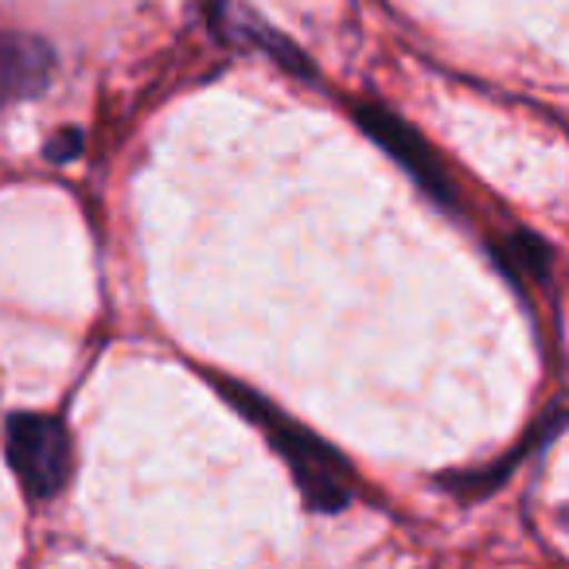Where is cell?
I'll use <instances>...</instances> for the list:
<instances>
[{
	"mask_svg": "<svg viewBox=\"0 0 569 569\" xmlns=\"http://www.w3.org/2000/svg\"><path fill=\"white\" fill-rule=\"evenodd\" d=\"M219 390L227 402H234L246 418L258 421V426L266 429L269 441H273V449L281 452V460L289 465V472H293L297 488H301L305 503H309L312 511L336 515L351 503V472H348V465H343L340 452L328 449V445L320 441V437H312L309 429L284 421L273 406H266L258 395H250V390L238 387V382H219Z\"/></svg>",
	"mask_w": 569,
	"mask_h": 569,
	"instance_id": "obj_1",
	"label": "cell"
},
{
	"mask_svg": "<svg viewBox=\"0 0 569 569\" xmlns=\"http://www.w3.org/2000/svg\"><path fill=\"white\" fill-rule=\"evenodd\" d=\"M4 449L24 496L51 499L71 476V433L48 413H12L4 426Z\"/></svg>",
	"mask_w": 569,
	"mask_h": 569,
	"instance_id": "obj_2",
	"label": "cell"
},
{
	"mask_svg": "<svg viewBox=\"0 0 569 569\" xmlns=\"http://www.w3.org/2000/svg\"><path fill=\"white\" fill-rule=\"evenodd\" d=\"M356 121L363 126V133H371L375 144H382V149L390 152V157L398 160V164L406 168V172L418 180L421 191H429V196L437 199V203L445 207H457V196H452V183L449 176H445L441 160H437V152L429 149V141L418 133V129L406 126L398 113L382 110V106H356Z\"/></svg>",
	"mask_w": 569,
	"mask_h": 569,
	"instance_id": "obj_3",
	"label": "cell"
},
{
	"mask_svg": "<svg viewBox=\"0 0 569 569\" xmlns=\"http://www.w3.org/2000/svg\"><path fill=\"white\" fill-rule=\"evenodd\" d=\"M56 71V51L36 36L0 32V106L43 94Z\"/></svg>",
	"mask_w": 569,
	"mask_h": 569,
	"instance_id": "obj_4",
	"label": "cell"
},
{
	"mask_svg": "<svg viewBox=\"0 0 569 569\" xmlns=\"http://www.w3.org/2000/svg\"><path fill=\"white\" fill-rule=\"evenodd\" d=\"M71 152H79V133H74V129H67L63 141H56V144L48 149V157H51V160H67Z\"/></svg>",
	"mask_w": 569,
	"mask_h": 569,
	"instance_id": "obj_5",
	"label": "cell"
},
{
	"mask_svg": "<svg viewBox=\"0 0 569 569\" xmlns=\"http://www.w3.org/2000/svg\"><path fill=\"white\" fill-rule=\"evenodd\" d=\"M561 519H566V527H569V507H566V511H561Z\"/></svg>",
	"mask_w": 569,
	"mask_h": 569,
	"instance_id": "obj_6",
	"label": "cell"
}]
</instances>
